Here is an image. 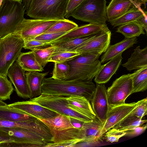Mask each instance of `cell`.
I'll return each instance as SVG.
<instances>
[{
    "instance_id": "cell-1",
    "label": "cell",
    "mask_w": 147,
    "mask_h": 147,
    "mask_svg": "<svg viewBox=\"0 0 147 147\" xmlns=\"http://www.w3.org/2000/svg\"><path fill=\"white\" fill-rule=\"evenodd\" d=\"M96 88L92 80H59L50 77L43 79L41 91L42 94L47 95L83 96L90 102Z\"/></svg>"
},
{
    "instance_id": "cell-2",
    "label": "cell",
    "mask_w": 147,
    "mask_h": 147,
    "mask_svg": "<svg viewBox=\"0 0 147 147\" xmlns=\"http://www.w3.org/2000/svg\"><path fill=\"white\" fill-rule=\"evenodd\" d=\"M98 54H80L67 62L70 67L69 74L65 80H92L102 65Z\"/></svg>"
},
{
    "instance_id": "cell-3",
    "label": "cell",
    "mask_w": 147,
    "mask_h": 147,
    "mask_svg": "<svg viewBox=\"0 0 147 147\" xmlns=\"http://www.w3.org/2000/svg\"><path fill=\"white\" fill-rule=\"evenodd\" d=\"M69 0H31L26 13L35 19L63 20Z\"/></svg>"
},
{
    "instance_id": "cell-4",
    "label": "cell",
    "mask_w": 147,
    "mask_h": 147,
    "mask_svg": "<svg viewBox=\"0 0 147 147\" xmlns=\"http://www.w3.org/2000/svg\"><path fill=\"white\" fill-rule=\"evenodd\" d=\"M25 11L22 3L3 0L0 6V37L15 31L24 19Z\"/></svg>"
},
{
    "instance_id": "cell-5",
    "label": "cell",
    "mask_w": 147,
    "mask_h": 147,
    "mask_svg": "<svg viewBox=\"0 0 147 147\" xmlns=\"http://www.w3.org/2000/svg\"><path fill=\"white\" fill-rule=\"evenodd\" d=\"M20 36L12 33L0 39V75L7 76L9 67L16 61L24 46Z\"/></svg>"
},
{
    "instance_id": "cell-6",
    "label": "cell",
    "mask_w": 147,
    "mask_h": 147,
    "mask_svg": "<svg viewBox=\"0 0 147 147\" xmlns=\"http://www.w3.org/2000/svg\"><path fill=\"white\" fill-rule=\"evenodd\" d=\"M106 2V0H84L71 16L89 23L107 25Z\"/></svg>"
},
{
    "instance_id": "cell-7",
    "label": "cell",
    "mask_w": 147,
    "mask_h": 147,
    "mask_svg": "<svg viewBox=\"0 0 147 147\" xmlns=\"http://www.w3.org/2000/svg\"><path fill=\"white\" fill-rule=\"evenodd\" d=\"M66 97L41 94L39 96L30 99L29 100L59 113L84 122L90 121L93 119L71 109L68 106Z\"/></svg>"
},
{
    "instance_id": "cell-8",
    "label": "cell",
    "mask_w": 147,
    "mask_h": 147,
    "mask_svg": "<svg viewBox=\"0 0 147 147\" xmlns=\"http://www.w3.org/2000/svg\"><path fill=\"white\" fill-rule=\"evenodd\" d=\"M0 134L12 140L10 147H45L48 143L37 135L19 128H0Z\"/></svg>"
},
{
    "instance_id": "cell-9",
    "label": "cell",
    "mask_w": 147,
    "mask_h": 147,
    "mask_svg": "<svg viewBox=\"0 0 147 147\" xmlns=\"http://www.w3.org/2000/svg\"><path fill=\"white\" fill-rule=\"evenodd\" d=\"M132 74L123 75L116 79L107 89L109 105L113 106L124 104L132 94Z\"/></svg>"
},
{
    "instance_id": "cell-10",
    "label": "cell",
    "mask_w": 147,
    "mask_h": 147,
    "mask_svg": "<svg viewBox=\"0 0 147 147\" xmlns=\"http://www.w3.org/2000/svg\"><path fill=\"white\" fill-rule=\"evenodd\" d=\"M58 20L24 18L12 34L24 40L34 39L43 33Z\"/></svg>"
},
{
    "instance_id": "cell-11",
    "label": "cell",
    "mask_w": 147,
    "mask_h": 147,
    "mask_svg": "<svg viewBox=\"0 0 147 147\" xmlns=\"http://www.w3.org/2000/svg\"><path fill=\"white\" fill-rule=\"evenodd\" d=\"M0 128H17L26 130L40 136L47 142H50L53 138L49 129L38 118L22 122L0 120Z\"/></svg>"
},
{
    "instance_id": "cell-12",
    "label": "cell",
    "mask_w": 147,
    "mask_h": 147,
    "mask_svg": "<svg viewBox=\"0 0 147 147\" xmlns=\"http://www.w3.org/2000/svg\"><path fill=\"white\" fill-rule=\"evenodd\" d=\"M111 36V31L107 28L87 41L74 51L80 54H96L100 55L110 46Z\"/></svg>"
},
{
    "instance_id": "cell-13",
    "label": "cell",
    "mask_w": 147,
    "mask_h": 147,
    "mask_svg": "<svg viewBox=\"0 0 147 147\" xmlns=\"http://www.w3.org/2000/svg\"><path fill=\"white\" fill-rule=\"evenodd\" d=\"M137 102L115 106H109L106 119L103 127L100 132L99 140L103 138L106 132L119 123L127 116L135 108Z\"/></svg>"
},
{
    "instance_id": "cell-14",
    "label": "cell",
    "mask_w": 147,
    "mask_h": 147,
    "mask_svg": "<svg viewBox=\"0 0 147 147\" xmlns=\"http://www.w3.org/2000/svg\"><path fill=\"white\" fill-rule=\"evenodd\" d=\"M25 71L16 61L9 68L7 76L13 85L18 96L25 99H30L31 94Z\"/></svg>"
},
{
    "instance_id": "cell-15",
    "label": "cell",
    "mask_w": 147,
    "mask_h": 147,
    "mask_svg": "<svg viewBox=\"0 0 147 147\" xmlns=\"http://www.w3.org/2000/svg\"><path fill=\"white\" fill-rule=\"evenodd\" d=\"M91 102V105L96 117L105 123L109 109L107 89L105 84H97Z\"/></svg>"
},
{
    "instance_id": "cell-16",
    "label": "cell",
    "mask_w": 147,
    "mask_h": 147,
    "mask_svg": "<svg viewBox=\"0 0 147 147\" xmlns=\"http://www.w3.org/2000/svg\"><path fill=\"white\" fill-rule=\"evenodd\" d=\"M8 105L38 119L52 118L58 113L30 100L15 102Z\"/></svg>"
},
{
    "instance_id": "cell-17",
    "label": "cell",
    "mask_w": 147,
    "mask_h": 147,
    "mask_svg": "<svg viewBox=\"0 0 147 147\" xmlns=\"http://www.w3.org/2000/svg\"><path fill=\"white\" fill-rule=\"evenodd\" d=\"M104 124L96 117L91 121L84 122L80 129V142L90 143L99 141L100 134Z\"/></svg>"
},
{
    "instance_id": "cell-18",
    "label": "cell",
    "mask_w": 147,
    "mask_h": 147,
    "mask_svg": "<svg viewBox=\"0 0 147 147\" xmlns=\"http://www.w3.org/2000/svg\"><path fill=\"white\" fill-rule=\"evenodd\" d=\"M122 53L102 65L94 77V81L97 84L107 83L116 72L121 63Z\"/></svg>"
},
{
    "instance_id": "cell-19",
    "label": "cell",
    "mask_w": 147,
    "mask_h": 147,
    "mask_svg": "<svg viewBox=\"0 0 147 147\" xmlns=\"http://www.w3.org/2000/svg\"><path fill=\"white\" fill-rule=\"evenodd\" d=\"M135 5L137 6L131 0H111L106 7L107 21L120 17Z\"/></svg>"
},
{
    "instance_id": "cell-20",
    "label": "cell",
    "mask_w": 147,
    "mask_h": 147,
    "mask_svg": "<svg viewBox=\"0 0 147 147\" xmlns=\"http://www.w3.org/2000/svg\"><path fill=\"white\" fill-rule=\"evenodd\" d=\"M136 37L125 38L121 41L109 46L101 57L100 62L103 63L115 57L125 50L132 47L138 41Z\"/></svg>"
},
{
    "instance_id": "cell-21",
    "label": "cell",
    "mask_w": 147,
    "mask_h": 147,
    "mask_svg": "<svg viewBox=\"0 0 147 147\" xmlns=\"http://www.w3.org/2000/svg\"><path fill=\"white\" fill-rule=\"evenodd\" d=\"M68 107L72 110L93 119L96 117L90 102L83 96H71L66 97Z\"/></svg>"
},
{
    "instance_id": "cell-22",
    "label": "cell",
    "mask_w": 147,
    "mask_h": 147,
    "mask_svg": "<svg viewBox=\"0 0 147 147\" xmlns=\"http://www.w3.org/2000/svg\"><path fill=\"white\" fill-rule=\"evenodd\" d=\"M98 34L74 38H59L51 43L50 45L55 46L56 50L74 51L77 48Z\"/></svg>"
},
{
    "instance_id": "cell-23",
    "label": "cell",
    "mask_w": 147,
    "mask_h": 147,
    "mask_svg": "<svg viewBox=\"0 0 147 147\" xmlns=\"http://www.w3.org/2000/svg\"><path fill=\"white\" fill-rule=\"evenodd\" d=\"M140 47L138 46L134 49L127 62L122 65L127 70H138L147 67V47L143 49Z\"/></svg>"
},
{
    "instance_id": "cell-24",
    "label": "cell",
    "mask_w": 147,
    "mask_h": 147,
    "mask_svg": "<svg viewBox=\"0 0 147 147\" xmlns=\"http://www.w3.org/2000/svg\"><path fill=\"white\" fill-rule=\"evenodd\" d=\"M107 28V25L89 23L78 26L59 38H72L89 36L99 33Z\"/></svg>"
},
{
    "instance_id": "cell-25",
    "label": "cell",
    "mask_w": 147,
    "mask_h": 147,
    "mask_svg": "<svg viewBox=\"0 0 147 147\" xmlns=\"http://www.w3.org/2000/svg\"><path fill=\"white\" fill-rule=\"evenodd\" d=\"M36 118L8 105H0V120L22 122Z\"/></svg>"
},
{
    "instance_id": "cell-26",
    "label": "cell",
    "mask_w": 147,
    "mask_h": 147,
    "mask_svg": "<svg viewBox=\"0 0 147 147\" xmlns=\"http://www.w3.org/2000/svg\"><path fill=\"white\" fill-rule=\"evenodd\" d=\"M48 73L49 72L40 73L38 71H27L25 73L31 94V98L37 97L41 94V85L42 81Z\"/></svg>"
},
{
    "instance_id": "cell-27",
    "label": "cell",
    "mask_w": 147,
    "mask_h": 147,
    "mask_svg": "<svg viewBox=\"0 0 147 147\" xmlns=\"http://www.w3.org/2000/svg\"><path fill=\"white\" fill-rule=\"evenodd\" d=\"M38 119L46 125L51 132L74 127L71 123L70 117L59 113L52 118Z\"/></svg>"
},
{
    "instance_id": "cell-28",
    "label": "cell",
    "mask_w": 147,
    "mask_h": 147,
    "mask_svg": "<svg viewBox=\"0 0 147 147\" xmlns=\"http://www.w3.org/2000/svg\"><path fill=\"white\" fill-rule=\"evenodd\" d=\"M16 61L25 71L42 72L44 71V68L38 63L32 51L21 52Z\"/></svg>"
},
{
    "instance_id": "cell-29",
    "label": "cell",
    "mask_w": 147,
    "mask_h": 147,
    "mask_svg": "<svg viewBox=\"0 0 147 147\" xmlns=\"http://www.w3.org/2000/svg\"><path fill=\"white\" fill-rule=\"evenodd\" d=\"M144 12L141 7L134 6L121 16L109 22L113 27L119 26L131 22L136 21Z\"/></svg>"
},
{
    "instance_id": "cell-30",
    "label": "cell",
    "mask_w": 147,
    "mask_h": 147,
    "mask_svg": "<svg viewBox=\"0 0 147 147\" xmlns=\"http://www.w3.org/2000/svg\"><path fill=\"white\" fill-rule=\"evenodd\" d=\"M80 129L74 127L60 131L51 132L53 136V142H52L58 143L74 140H78L80 142Z\"/></svg>"
},
{
    "instance_id": "cell-31",
    "label": "cell",
    "mask_w": 147,
    "mask_h": 147,
    "mask_svg": "<svg viewBox=\"0 0 147 147\" xmlns=\"http://www.w3.org/2000/svg\"><path fill=\"white\" fill-rule=\"evenodd\" d=\"M142 26L137 21L129 22L119 26L116 31L126 38H131L145 34Z\"/></svg>"
},
{
    "instance_id": "cell-32",
    "label": "cell",
    "mask_w": 147,
    "mask_h": 147,
    "mask_svg": "<svg viewBox=\"0 0 147 147\" xmlns=\"http://www.w3.org/2000/svg\"><path fill=\"white\" fill-rule=\"evenodd\" d=\"M132 94L143 92L147 89V67L138 69L132 74Z\"/></svg>"
},
{
    "instance_id": "cell-33",
    "label": "cell",
    "mask_w": 147,
    "mask_h": 147,
    "mask_svg": "<svg viewBox=\"0 0 147 147\" xmlns=\"http://www.w3.org/2000/svg\"><path fill=\"white\" fill-rule=\"evenodd\" d=\"M56 47L50 45L44 48L31 51L34 53L36 59L43 68L49 62L51 57L55 51Z\"/></svg>"
},
{
    "instance_id": "cell-34",
    "label": "cell",
    "mask_w": 147,
    "mask_h": 147,
    "mask_svg": "<svg viewBox=\"0 0 147 147\" xmlns=\"http://www.w3.org/2000/svg\"><path fill=\"white\" fill-rule=\"evenodd\" d=\"M147 121L146 120H143L136 116L128 115L113 128L126 131L142 125Z\"/></svg>"
},
{
    "instance_id": "cell-35",
    "label": "cell",
    "mask_w": 147,
    "mask_h": 147,
    "mask_svg": "<svg viewBox=\"0 0 147 147\" xmlns=\"http://www.w3.org/2000/svg\"><path fill=\"white\" fill-rule=\"evenodd\" d=\"M78 26V24L73 21L65 19L58 20L43 33L69 32Z\"/></svg>"
},
{
    "instance_id": "cell-36",
    "label": "cell",
    "mask_w": 147,
    "mask_h": 147,
    "mask_svg": "<svg viewBox=\"0 0 147 147\" xmlns=\"http://www.w3.org/2000/svg\"><path fill=\"white\" fill-rule=\"evenodd\" d=\"M70 67L67 62L54 63L51 78L55 80H65L68 76Z\"/></svg>"
},
{
    "instance_id": "cell-37",
    "label": "cell",
    "mask_w": 147,
    "mask_h": 147,
    "mask_svg": "<svg viewBox=\"0 0 147 147\" xmlns=\"http://www.w3.org/2000/svg\"><path fill=\"white\" fill-rule=\"evenodd\" d=\"M14 90L12 84L7 76L0 75V100H9Z\"/></svg>"
},
{
    "instance_id": "cell-38",
    "label": "cell",
    "mask_w": 147,
    "mask_h": 147,
    "mask_svg": "<svg viewBox=\"0 0 147 147\" xmlns=\"http://www.w3.org/2000/svg\"><path fill=\"white\" fill-rule=\"evenodd\" d=\"M80 54L79 53L75 51L56 50L51 57L49 60V62L62 63L67 62Z\"/></svg>"
},
{
    "instance_id": "cell-39",
    "label": "cell",
    "mask_w": 147,
    "mask_h": 147,
    "mask_svg": "<svg viewBox=\"0 0 147 147\" xmlns=\"http://www.w3.org/2000/svg\"><path fill=\"white\" fill-rule=\"evenodd\" d=\"M147 114V98L138 101L135 108L128 115L137 117L141 119Z\"/></svg>"
},
{
    "instance_id": "cell-40",
    "label": "cell",
    "mask_w": 147,
    "mask_h": 147,
    "mask_svg": "<svg viewBox=\"0 0 147 147\" xmlns=\"http://www.w3.org/2000/svg\"><path fill=\"white\" fill-rule=\"evenodd\" d=\"M125 131L119 130L114 128H111L105 133L103 138L107 142L111 143L117 142L119 139L125 136Z\"/></svg>"
},
{
    "instance_id": "cell-41",
    "label": "cell",
    "mask_w": 147,
    "mask_h": 147,
    "mask_svg": "<svg viewBox=\"0 0 147 147\" xmlns=\"http://www.w3.org/2000/svg\"><path fill=\"white\" fill-rule=\"evenodd\" d=\"M67 32H64L43 33L37 36L33 39L49 43L50 45L51 43L57 39Z\"/></svg>"
},
{
    "instance_id": "cell-42",
    "label": "cell",
    "mask_w": 147,
    "mask_h": 147,
    "mask_svg": "<svg viewBox=\"0 0 147 147\" xmlns=\"http://www.w3.org/2000/svg\"><path fill=\"white\" fill-rule=\"evenodd\" d=\"M23 48L31 51L43 48L49 45V43L34 39L24 41Z\"/></svg>"
},
{
    "instance_id": "cell-43",
    "label": "cell",
    "mask_w": 147,
    "mask_h": 147,
    "mask_svg": "<svg viewBox=\"0 0 147 147\" xmlns=\"http://www.w3.org/2000/svg\"><path fill=\"white\" fill-rule=\"evenodd\" d=\"M84 0H69L64 14V17L68 18L74 11Z\"/></svg>"
},
{
    "instance_id": "cell-44",
    "label": "cell",
    "mask_w": 147,
    "mask_h": 147,
    "mask_svg": "<svg viewBox=\"0 0 147 147\" xmlns=\"http://www.w3.org/2000/svg\"><path fill=\"white\" fill-rule=\"evenodd\" d=\"M147 127V124H144L133 129L126 131V134L125 136L131 137L137 136L146 130Z\"/></svg>"
},
{
    "instance_id": "cell-45",
    "label": "cell",
    "mask_w": 147,
    "mask_h": 147,
    "mask_svg": "<svg viewBox=\"0 0 147 147\" xmlns=\"http://www.w3.org/2000/svg\"><path fill=\"white\" fill-rule=\"evenodd\" d=\"M80 141L78 140H74L63 142L58 143H48L45 147H74V145Z\"/></svg>"
},
{
    "instance_id": "cell-46",
    "label": "cell",
    "mask_w": 147,
    "mask_h": 147,
    "mask_svg": "<svg viewBox=\"0 0 147 147\" xmlns=\"http://www.w3.org/2000/svg\"><path fill=\"white\" fill-rule=\"evenodd\" d=\"M13 142L10 138L0 134V147H8Z\"/></svg>"
},
{
    "instance_id": "cell-47",
    "label": "cell",
    "mask_w": 147,
    "mask_h": 147,
    "mask_svg": "<svg viewBox=\"0 0 147 147\" xmlns=\"http://www.w3.org/2000/svg\"><path fill=\"white\" fill-rule=\"evenodd\" d=\"M147 12L144 11V14L140 17L136 21L142 26L146 33H147Z\"/></svg>"
},
{
    "instance_id": "cell-48",
    "label": "cell",
    "mask_w": 147,
    "mask_h": 147,
    "mask_svg": "<svg viewBox=\"0 0 147 147\" xmlns=\"http://www.w3.org/2000/svg\"><path fill=\"white\" fill-rule=\"evenodd\" d=\"M70 121L72 125L75 127L80 129L84 122L76 119L70 117Z\"/></svg>"
},
{
    "instance_id": "cell-49",
    "label": "cell",
    "mask_w": 147,
    "mask_h": 147,
    "mask_svg": "<svg viewBox=\"0 0 147 147\" xmlns=\"http://www.w3.org/2000/svg\"><path fill=\"white\" fill-rule=\"evenodd\" d=\"M137 6L141 7V6L143 4L146 7V4L147 0H131Z\"/></svg>"
},
{
    "instance_id": "cell-50",
    "label": "cell",
    "mask_w": 147,
    "mask_h": 147,
    "mask_svg": "<svg viewBox=\"0 0 147 147\" xmlns=\"http://www.w3.org/2000/svg\"><path fill=\"white\" fill-rule=\"evenodd\" d=\"M31 0H22V4L25 10H26L28 7Z\"/></svg>"
},
{
    "instance_id": "cell-51",
    "label": "cell",
    "mask_w": 147,
    "mask_h": 147,
    "mask_svg": "<svg viewBox=\"0 0 147 147\" xmlns=\"http://www.w3.org/2000/svg\"><path fill=\"white\" fill-rule=\"evenodd\" d=\"M7 104L3 101L0 100V105H4Z\"/></svg>"
},
{
    "instance_id": "cell-52",
    "label": "cell",
    "mask_w": 147,
    "mask_h": 147,
    "mask_svg": "<svg viewBox=\"0 0 147 147\" xmlns=\"http://www.w3.org/2000/svg\"><path fill=\"white\" fill-rule=\"evenodd\" d=\"M15 1H18L22 3V0H13Z\"/></svg>"
},
{
    "instance_id": "cell-53",
    "label": "cell",
    "mask_w": 147,
    "mask_h": 147,
    "mask_svg": "<svg viewBox=\"0 0 147 147\" xmlns=\"http://www.w3.org/2000/svg\"><path fill=\"white\" fill-rule=\"evenodd\" d=\"M3 1V0H0V6L1 4Z\"/></svg>"
},
{
    "instance_id": "cell-54",
    "label": "cell",
    "mask_w": 147,
    "mask_h": 147,
    "mask_svg": "<svg viewBox=\"0 0 147 147\" xmlns=\"http://www.w3.org/2000/svg\"><path fill=\"white\" fill-rule=\"evenodd\" d=\"M1 37H0V38H1Z\"/></svg>"
}]
</instances>
